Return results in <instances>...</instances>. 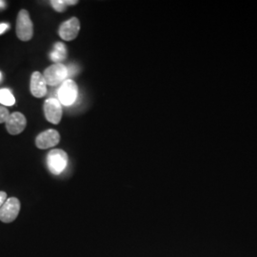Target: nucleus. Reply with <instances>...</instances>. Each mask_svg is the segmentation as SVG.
<instances>
[{
    "label": "nucleus",
    "mask_w": 257,
    "mask_h": 257,
    "mask_svg": "<svg viewBox=\"0 0 257 257\" xmlns=\"http://www.w3.org/2000/svg\"><path fill=\"white\" fill-rule=\"evenodd\" d=\"M69 161L68 154L61 149L52 150L47 158L48 168L53 175H60L67 167Z\"/></svg>",
    "instance_id": "nucleus-1"
},
{
    "label": "nucleus",
    "mask_w": 257,
    "mask_h": 257,
    "mask_svg": "<svg viewBox=\"0 0 257 257\" xmlns=\"http://www.w3.org/2000/svg\"><path fill=\"white\" fill-rule=\"evenodd\" d=\"M17 36L21 41H29L34 36V24L26 10H21L17 20Z\"/></svg>",
    "instance_id": "nucleus-2"
},
{
    "label": "nucleus",
    "mask_w": 257,
    "mask_h": 257,
    "mask_svg": "<svg viewBox=\"0 0 257 257\" xmlns=\"http://www.w3.org/2000/svg\"><path fill=\"white\" fill-rule=\"evenodd\" d=\"M68 74L69 71L65 65L62 63H55L47 68L44 71L43 76L45 78L47 85L57 86L58 84L67 80Z\"/></svg>",
    "instance_id": "nucleus-3"
},
{
    "label": "nucleus",
    "mask_w": 257,
    "mask_h": 257,
    "mask_svg": "<svg viewBox=\"0 0 257 257\" xmlns=\"http://www.w3.org/2000/svg\"><path fill=\"white\" fill-rule=\"evenodd\" d=\"M20 201L17 197H10L0 209V221L3 223H12L19 216Z\"/></svg>",
    "instance_id": "nucleus-4"
},
{
    "label": "nucleus",
    "mask_w": 257,
    "mask_h": 257,
    "mask_svg": "<svg viewBox=\"0 0 257 257\" xmlns=\"http://www.w3.org/2000/svg\"><path fill=\"white\" fill-rule=\"evenodd\" d=\"M77 94H78V87L76 83L72 79H67L62 83V85L58 90V99L60 104L70 106L75 101Z\"/></svg>",
    "instance_id": "nucleus-5"
},
{
    "label": "nucleus",
    "mask_w": 257,
    "mask_h": 257,
    "mask_svg": "<svg viewBox=\"0 0 257 257\" xmlns=\"http://www.w3.org/2000/svg\"><path fill=\"white\" fill-rule=\"evenodd\" d=\"M60 141V135L59 133L54 130L50 128L45 132L40 133L36 138V145L40 150H47L54 148L59 143Z\"/></svg>",
    "instance_id": "nucleus-6"
},
{
    "label": "nucleus",
    "mask_w": 257,
    "mask_h": 257,
    "mask_svg": "<svg viewBox=\"0 0 257 257\" xmlns=\"http://www.w3.org/2000/svg\"><path fill=\"white\" fill-rule=\"evenodd\" d=\"M79 31H80L79 20L76 18H72L60 25L58 34H59V37L65 41H72L77 37Z\"/></svg>",
    "instance_id": "nucleus-7"
},
{
    "label": "nucleus",
    "mask_w": 257,
    "mask_h": 257,
    "mask_svg": "<svg viewBox=\"0 0 257 257\" xmlns=\"http://www.w3.org/2000/svg\"><path fill=\"white\" fill-rule=\"evenodd\" d=\"M44 114L46 119L52 124H58L62 118V107L60 102L55 98H49L44 103Z\"/></svg>",
    "instance_id": "nucleus-8"
},
{
    "label": "nucleus",
    "mask_w": 257,
    "mask_h": 257,
    "mask_svg": "<svg viewBox=\"0 0 257 257\" xmlns=\"http://www.w3.org/2000/svg\"><path fill=\"white\" fill-rule=\"evenodd\" d=\"M27 126V119L23 113L16 111L10 114L9 118L6 121V128L12 136L21 134Z\"/></svg>",
    "instance_id": "nucleus-9"
},
{
    "label": "nucleus",
    "mask_w": 257,
    "mask_h": 257,
    "mask_svg": "<svg viewBox=\"0 0 257 257\" xmlns=\"http://www.w3.org/2000/svg\"><path fill=\"white\" fill-rule=\"evenodd\" d=\"M30 89L32 94L37 98H41L46 94L47 83L43 74L39 72L33 73L31 77Z\"/></svg>",
    "instance_id": "nucleus-10"
},
{
    "label": "nucleus",
    "mask_w": 257,
    "mask_h": 257,
    "mask_svg": "<svg viewBox=\"0 0 257 257\" xmlns=\"http://www.w3.org/2000/svg\"><path fill=\"white\" fill-rule=\"evenodd\" d=\"M67 56V49L63 43H56L54 51L51 53L50 57L55 63H60Z\"/></svg>",
    "instance_id": "nucleus-11"
},
{
    "label": "nucleus",
    "mask_w": 257,
    "mask_h": 257,
    "mask_svg": "<svg viewBox=\"0 0 257 257\" xmlns=\"http://www.w3.org/2000/svg\"><path fill=\"white\" fill-rule=\"evenodd\" d=\"M0 103L4 106H13L16 103V99L8 89H1L0 90Z\"/></svg>",
    "instance_id": "nucleus-12"
},
{
    "label": "nucleus",
    "mask_w": 257,
    "mask_h": 257,
    "mask_svg": "<svg viewBox=\"0 0 257 257\" xmlns=\"http://www.w3.org/2000/svg\"><path fill=\"white\" fill-rule=\"evenodd\" d=\"M77 3H78L77 0H52L51 1V5L53 6V8L59 13L64 12L68 5H76Z\"/></svg>",
    "instance_id": "nucleus-13"
},
{
    "label": "nucleus",
    "mask_w": 257,
    "mask_h": 257,
    "mask_svg": "<svg viewBox=\"0 0 257 257\" xmlns=\"http://www.w3.org/2000/svg\"><path fill=\"white\" fill-rule=\"evenodd\" d=\"M10 116L9 110H7L5 107L0 106V124L1 123H6Z\"/></svg>",
    "instance_id": "nucleus-14"
},
{
    "label": "nucleus",
    "mask_w": 257,
    "mask_h": 257,
    "mask_svg": "<svg viewBox=\"0 0 257 257\" xmlns=\"http://www.w3.org/2000/svg\"><path fill=\"white\" fill-rule=\"evenodd\" d=\"M6 200H7V193L5 192H0V209Z\"/></svg>",
    "instance_id": "nucleus-15"
},
{
    "label": "nucleus",
    "mask_w": 257,
    "mask_h": 257,
    "mask_svg": "<svg viewBox=\"0 0 257 257\" xmlns=\"http://www.w3.org/2000/svg\"><path fill=\"white\" fill-rule=\"evenodd\" d=\"M8 28H9L8 24H4V23L0 24V35H1V34H3V33H4Z\"/></svg>",
    "instance_id": "nucleus-16"
},
{
    "label": "nucleus",
    "mask_w": 257,
    "mask_h": 257,
    "mask_svg": "<svg viewBox=\"0 0 257 257\" xmlns=\"http://www.w3.org/2000/svg\"><path fill=\"white\" fill-rule=\"evenodd\" d=\"M4 5H5V2L4 1H0V8L4 7Z\"/></svg>",
    "instance_id": "nucleus-17"
},
{
    "label": "nucleus",
    "mask_w": 257,
    "mask_h": 257,
    "mask_svg": "<svg viewBox=\"0 0 257 257\" xmlns=\"http://www.w3.org/2000/svg\"><path fill=\"white\" fill-rule=\"evenodd\" d=\"M1 78H2V74L0 73V80H1Z\"/></svg>",
    "instance_id": "nucleus-18"
}]
</instances>
